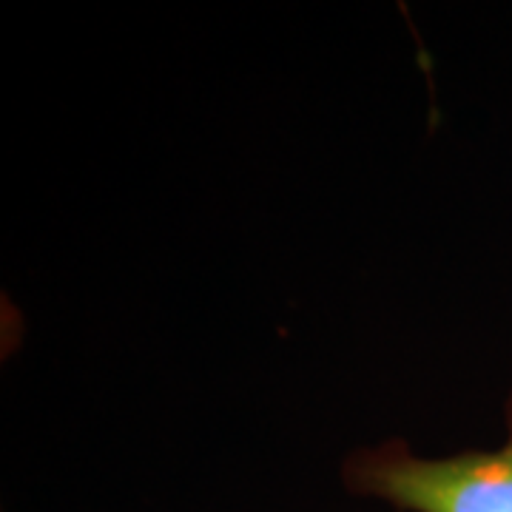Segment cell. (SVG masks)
<instances>
[{"instance_id": "obj_1", "label": "cell", "mask_w": 512, "mask_h": 512, "mask_svg": "<svg viewBox=\"0 0 512 512\" xmlns=\"http://www.w3.org/2000/svg\"><path fill=\"white\" fill-rule=\"evenodd\" d=\"M345 484L402 512H512V393L507 439L493 450L419 458L404 441H387L348 458Z\"/></svg>"}]
</instances>
